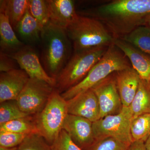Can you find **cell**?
I'll list each match as a JSON object with an SVG mask.
<instances>
[{
	"label": "cell",
	"mask_w": 150,
	"mask_h": 150,
	"mask_svg": "<svg viewBox=\"0 0 150 150\" xmlns=\"http://www.w3.org/2000/svg\"><path fill=\"white\" fill-rule=\"evenodd\" d=\"M81 15L98 20L114 38H120L144 25L150 15V0H115Z\"/></svg>",
	"instance_id": "1"
},
{
	"label": "cell",
	"mask_w": 150,
	"mask_h": 150,
	"mask_svg": "<svg viewBox=\"0 0 150 150\" xmlns=\"http://www.w3.org/2000/svg\"><path fill=\"white\" fill-rule=\"evenodd\" d=\"M40 39L43 67L49 76L56 79L71 57V41L66 30L50 22L43 27Z\"/></svg>",
	"instance_id": "2"
},
{
	"label": "cell",
	"mask_w": 150,
	"mask_h": 150,
	"mask_svg": "<svg viewBox=\"0 0 150 150\" xmlns=\"http://www.w3.org/2000/svg\"><path fill=\"white\" fill-rule=\"evenodd\" d=\"M66 31L72 42L74 52L99 47H108L113 44L114 39L101 21L79 14Z\"/></svg>",
	"instance_id": "3"
},
{
	"label": "cell",
	"mask_w": 150,
	"mask_h": 150,
	"mask_svg": "<svg viewBox=\"0 0 150 150\" xmlns=\"http://www.w3.org/2000/svg\"><path fill=\"white\" fill-rule=\"evenodd\" d=\"M131 67L128 58L113 43L82 81L61 95L64 99L69 100L92 88L112 74Z\"/></svg>",
	"instance_id": "4"
},
{
	"label": "cell",
	"mask_w": 150,
	"mask_h": 150,
	"mask_svg": "<svg viewBox=\"0 0 150 150\" xmlns=\"http://www.w3.org/2000/svg\"><path fill=\"white\" fill-rule=\"evenodd\" d=\"M108 47L74 52L56 78L55 88L62 93L80 82L102 58Z\"/></svg>",
	"instance_id": "5"
},
{
	"label": "cell",
	"mask_w": 150,
	"mask_h": 150,
	"mask_svg": "<svg viewBox=\"0 0 150 150\" xmlns=\"http://www.w3.org/2000/svg\"><path fill=\"white\" fill-rule=\"evenodd\" d=\"M68 114L67 101L55 88L43 110L34 115L38 134L51 146L62 131Z\"/></svg>",
	"instance_id": "6"
},
{
	"label": "cell",
	"mask_w": 150,
	"mask_h": 150,
	"mask_svg": "<svg viewBox=\"0 0 150 150\" xmlns=\"http://www.w3.org/2000/svg\"><path fill=\"white\" fill-rule=\"evenodd\" d=\"M133 115L129 107H123L119 113L100 118L93 123L96 140L112 137L131 144L133 142L131 134Z\"/></svg>",
	"instance_id": "7"
},
{
	"label": "cell",
	"mask_w": 150,
	"mask_h": 150,
	"mask_svg": "<svg viewBox=\"0 0 150 150\" xmlns=\"http://www.w3.org/2000/svg\"><path fill=\"white\" fill-rule=\"evenodd\" d=\"M55 88L44 81L29 78L17 98V102L25 113L37 115L45 107Z\"/></svg>",
	"instance_id": "8"
},
{
	"label": "cell",
	"mask_w": 150,
	"mask_h": 150,
	"mask_svg": "<svg viewBox=\"0 0 150 150\" xmlns=\"http://www.w3.org/2000/svg\"><path fill=\"white\" fill-rule=\"evenodd\" d=\"M114 74L91 88L95 93L99 103L100 118L117 114L123 108L115 75L114 76Z\"/></svg>",
	"instance_id": "9"
},
{
	"label": "cell",
	"mask_w": 150,
	"mask_h": 150,
	"mask_svg": "<svg viewBox=\"0 0 150 150\" xmlns=\"http://www.w3.org/2000/svg\"><path fill=\"white\" fill-rule=\"evenodd\" d=\"M62 129L82 150L87 149L95 141L93 122L83 117L68 114Z\"/></svg>",
	"instance_id": "10"
},
{
	"label": "cell",
	"mask_w": 150,
	"mask_h": 150,
	"mask_svg": "<svg viewBox=\"0 0 150 150\" xmlns=\"http://www.w3.org/2000/svg\"><path fill=\"white\" fill-rule=\"evenodd\" d=\"M9 56L18 63L21 69L26 73L30 78L44 81L55 87L56 79L46 72L36 52L32 48L24 46L16 53Z\"/></svg>",
	"instance_id": "11"
},
{
	"label": "cell",
	"mask_w": 150,
	"mask_h": 150,
	"mask_svg": "<svg viewBox=\"0 0 150 150\" xmlns=\"http://www.w3.org/2000/svg\"><path fill=\"white\" fill-rule=\"evenodd\" d=\"M67 101L68 114L83 117L93 123L100 118L99 103L92 89Z\"/></svg>",
	"instance_id": "12"
},
{
	"label": "cell",
	"mask_w": 150,
	"mask_h": 150,
	"mask_svg": "<svg viewBox=\"0 0 150 150\" xmlns=\"http://www.w3.org/2000/svg\"><path fill=\"white\" fill-rule=\"evenodd\" d=\"M23 70L14 69L1 72L0 75V103L16 100L29 79Z\"/></svg>",
	"instance_id": "13"
},
{
	"label": "cell",
	"mask_w": 150,
	"mask_h": 150,
	"mask_svg": "<svg viewBox=\"0 0 150 150\" xmlns=\"http://www.w3.org/2000/svg\"><path fill=\"white\" fill-rule=\"evenodd\" d=\"M113 43L128 58L141 79L150 86V56L121 38H114Z\"/></svg>",
	"instance_id": "14"
},
{
	"label": "cell",
	"mask_w": 150,
	"mask_h": 150,
	"mask_svg": "<svg viewBox=\"0 0 150 150\" xmlns=\"http://www.w3.org/2000/svg\"><path fill=\"white\" fill-rule=\"evenodd\" d=\"M50 22L66 30L77 17L72 0H47Z\"/></svg>",
	"instance_id": "15"
},
{
	"label": "cell",
	"mask_w": 150,
	"mask_h": 150,
	"mask_svg": "<svg viewBox=\"0 0 150 150\" xmlns=\"http://www.w3.org/2000/svg\"><path fill=\"white\" fill-rule=\"evenodd\" d=\"M115 79L123 107H129L137 93L141 78L131 67L116 72Z\"/></svg>",
	"instance_id": "16"
},
{
	"label": "cell",
	"mask_w": 150,
	"mask_h": 150,
	"mask_svg": "<svg viewBox=\"0 0 150 150\" xmlns=\"http://www.w3.org/2000/svg\"><path fill=\"white\" fill-rule=\"evenodd\" d=\"M1 52L9 55L16 53L25 46L17 37L4 14L0 13Z\"/></svg>",
	"instance_id": "17"
},
{
	"label": "cell",
	"mask_w": 150,
	"mask_h": 150,
	"mask_svg": "<svg viewBox=\"0 0 150 150\" xmlns=\"http://www.w3.org/2000/svg\"><path fill=\"white\" fill-rule=\"evenodd\" d=\"M43 28L32 16L28 8L15 29L23 40L34 43L40 40Z\"/></svg>",
	"instance_id": "18"
},
{
	"label": "cell",
	"mask_w": 150,
	"mask_h": 150,
	"mask_svg": "<svg viewBox=\"0 0 150 150\" xmlns=\"http://www.w3.org/2000/svg\"><path fill=\"white\" fill-rule=\"evenodd\" d=\"M0 13L5 15L13 28L16 27L28 8L29 1H1Z\"/></svg>",
	"instance_id": "19"
},
{
	"label": "cell",
	"mask_w": 150,
	"mask_h": 150,
	"mask_svg": "<svg viewBox=\"0 0 150 150\" xmlns=\"http://www.w3.org/2000/svg\"><path fill=\"white\" fill-rule=\"evenodd\" d=\"M129 107L133 118L150 113V86L142 79L137 93Z\"/></svg>",
	"instance_id": "20"
},
{
	"label": "cell",
	"mask_w": 150,
	"mask_h": 150,
	"mask_svg": "<svg viewBox=\"0 0 150 150\" xmlns=\"http://www.w3.org/2000/svg\"><path fill=\"white\" fill-rule=\"evenodd\" d=\"M150 56V28L140 26L120 38Z\"/></svg>",
	"instance_id": "21"
},
{
	"label": "cell",
	"mask_w": 150,
	"mask_h": 150,
	"mask_svg": "<svg viewBox=\"0 0 150 150\" xmlns=\"http://www.w3.org/2000/svg\"><path fill=\"white\" fill-rule=\"evenodd\" d=\"M0 132L27 134H38L34 115L16 119L0 125Z\"/></svg>",
	"instance_id": "22"
},
{
	"label": "cell",
	"mask_w": 150,
	"mask_h": 150,
	"mask_svg": "<svg viewBox=\"0 0 150 150\" xmlns=\"http://www.w3.org/2000/svg\"><path fill=\"white\" fill-rule=\"evenodd\" d=\"M131 134L133 142H146L150 136V113L133 118L131 123Z\"/></svg>",
	"instance_id": "23"
},
{
	"label": "cell",
	"mask_w": 150,
	"mask_h": 150,
	"mask_svg": "<svg viewBox=\"0 0 150 150\" xmlns=\"http://www.w3.org/2000/svg\"><path fill=\"white\" fill-rule=\"evenodd\" d=\"M30 116L21 110L16 100H9L1 103L0 125L19 118Z\"/></svg>",
	"instance_id": "24"
},
{
	"label": "cell",
	"mask_w": 150,
	"mask_h": 150,
	"mask_svg": "<svg viewBox=\"0 0 150 150\" xmlns=\"http://www.w3.org/2000/svg\"><path fill=\"white\" fill-rule=\"evenodd\" d=\"M28 9L32 16L43 28L50 22L47 1L29 0Z\"/></svg>",
	"instance_id": "25"
},
{
	"label": "cell",
	"mask_w": 150,
	"mask_h": 150,
	"mask_svg": "<svg viewBox=\"0 0 150 150\" xmlns=\"http://www.w3.org/2000/svg\"><path fill=\"white\" fill-rule=\"evenodd\" d=\"M17 150H52L51 145L38 133L29 134L18 147Z\"/></svg>",
	"instance_id": "26"
},
{
	"label": "cell",
	"mask_w": 150,
	"mask_h": 150,
	"mask_svg": "<svg viewBox=\"0 0 150 150\" xmlns=\"http://www.w3.org/2000/svg\"><path fill=\"white\" fill-rule=\"evenodd\" d=\"M130 145L112 137H105L96 140L86 150H128Z\"/></svg>",
	"instance_id": "27"
},
{
	"label": "cell",
	"mask_w": 150,
	"mask_h": 150,
	"mask_svg": "<svg viewBox=\"0 0 150 150\" xmlns=\"http://www.w3.org/2000/svg\"><path fill=\"white\" fill-rule=\"evenodd\" d=\"M51 146L52 150H82L63 129Z\"/></svg>",
	"instance_id": "28"
},
{
	"label": "cell",
	"mask_w": 150,
	"mask_h": 150,
	"mask_svg": "<svg viewBox=\"0 0 150 150\" xmlns=\"http://www.w3.org/2000/svg\"><path fill=\"white\" fill-rule=\"evenodd\" d=\"M29 134L0 132V146L5 148L18 147Z\"/></svg>",
	"instance_id": "29"
},
{
	"label": "cell",
	"mask_w": 150,
	"mask_h": 150,
	"mask_svg": "<svg viewBox=\"0 0 150 150\" xmlns=\"http://www.w3.org/2000/svg\"><path fill=\"white\" fill-rule=\"evenodd\" d=\"M14 60L8 54L0 52V71L1 72H6L15 68Z\"/></svg>",
	"instance_id": "30"
},
{
	"label": "cell",
	"mask_w": 150,
	"mask_h": 150,
	"mask_svg": "<svg viewBox=\"0 0 150 150\" xmlns=\"http://www.w3.org/2000/svg\"><path fill=\"white\" fill-rule=\"evenodd\" d=\"M128 150H146L145 142L142 141H135L131 143Z\"/></svg>",
	"instance_id": "31"
},
{
	"label": "cell",
	"mask_w": 150,
	"mask_h": 150,
	"mask_svg": "<svg viewBox=\"0 0 150 150\" xmlns=\"http://www.w3.org/2000/svg\"><path fill=\"white\" fill-rule=\"evenodd\" d=\"M144 25L150 28V15L146 18Z\"/></svg>",
	"instance_id": "32"
},
{
	"label": "cell",
	"mask_w": 150,
	"mask_h": 150,
	"mask_svg": "<svg viewBox=\"0 0 150 150\" xmlns=\"http://www.w3.org/2000/svg\"><path fill=\"white\" fill-rule=\"evenodd\" d=\"M145 145L146 150H150V136L145 142Z\"/></svg>",
	"instance_id": "33"
},
{
	"label": "cell",
	"mask_w": 150,
	"mask_h": 150,
	"mask_svg": "<svg viewBox=\"0 0 150 150\" xmlns=\"http://www.w3.org/2000/svg\"><path fill=\"white\" fill-rule=\"evenodd\" d=\"M18 147L14 148H5L0 146V150H17Z\"/></svg>",
	"instance_id": "34"
}]
</instances>
